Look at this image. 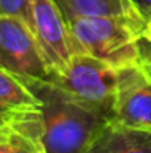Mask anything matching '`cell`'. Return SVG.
Here are the masks:
<instances>
[{
	"instance_id": "cell-1",
	"label": "cell",
	"mask_w": 151,
	"mask_h": 153,
	"mask_svg": "<svg viewBox=\"0 0 151 153\" xmlns=\"http://www.w3.org/2000/svg\"><path fill=\"white\" fill-rule=\"evenodd\" d=\"M42 102V143L46 153H85L111 122L52 79H22Z\"/></svg>"
},
{
	"instance_id": "cell-2",
	"label": "cell",
	"mask_w": 151,
	"mask_h": 153,
	"mask_svg": "<svg viewBox=\"0 0 151 153\" xmlns=\"http://www.w3.org/2000/svg\"><path fill=\"white\" fill-rule=\"evenodd\" d=\"M67 21L77 53L92 55L117 70L145 58L141 51L142 15L76 16Z\"/></svg>"
},
{
	"instance_id": "cell-3",
	"label": "cell",
	"mask_w": 151,
	"mask_h": 153,
	"mask_svg": "<svg viewBox=\"0 0 151 153\" xmlns=\"http://www.w3.org/2000/svg\"><path fill=\"white\" fill-rule=\"evenodd\" d=\"M117 76L119 70L113 65L88 53H76L52 80L113 120Z\"/></svg>"
},
{
	"instance_id": "cell-4",
	"label": "cell",
	"mask_w": 151,
	"mask_h": 153,
	"mask_svg": "<svg viewBox=\"0 0 151 153\" xmlns=\"http://www.w3.org/2000/svg\"><path fill=\"white\" fill-rule=\"evenodd\" d=\"M31 30L52 79L77 53L68 21L55 0H31Z\"/></svg>"
},
{
	"instance_id": "cell-5",
	"label": "cell",
	"mask_w": 151,
	"mask_h": 153,
	"mask_svg": "<svg viewBox=\"0 0 151 153\" xmlns=\"http://www.w3.org/2000/svg\"><path fill=\"white\" fill-rule=\"evenodd\" d=\"M0 67L19 79H50L36 36L21 18L0 15Z\"/></svg>"
},
{
	"instance_id": "cell-6",
	"label": "cell",
	"mask_w": 151,
	"mask_h": 153,
	"mask_svg": "<svg viewBox=\"0 0 151 153\" xmlns=\"http://www.w3.org/2000/svg\"><path fill=\"white\" fill-rule=\"evenodd\" d=\"M113 122L129 128L151 129V74L144 59L119 70Z\"/></svg>"
},
{
	"instance_id": "cell-7",
	"label": "cell",
	"mask_w": 151,
	"mask_h": 153,
	"mask_svg": "<svg viewBox=\"0 0 151 153\" xmlns=\"http://www.w3.org/2000/svg\"><path fill=\"white\" fill-rule=\"evenodd\" d=\"M42 128V102L22 79L0 67V138Z\"/></svg>"
},
{
	"instance_id": "cell-8",
	"label": "cell",
	"mask_w": 151,
	"mask_h": 153,
	"mask_svg": "<svg viewBox=\"0 0 151 153\" xmlns=\"http://www.w3.org/2000/svg\"><path fill=\"white\" fill-rule=\"evenodd\" d=\"M85 153H151V129L108 122Z\"/></svg>"
},
{
	"instance_id": "cell-9",
	"label": "cell",
	"mask_w": 151,
	"mask_h": 153,
	"mask_svg": "<svg viewBox=\"0 0 151 153\" xmlns=\"http://www.w3.org/2000/svg\"><path fill=\"white\" fill-rule=\"evenodd\" d=\"M67 19L96 15H142L133 0H55ZM144 16V15H142ZM145 18V16H144Z\"/></svg>"
},
{
	"instance_id": "cell-10",
	"label": "cell",
	"mask_w": 151,
	"mask_h": 153,
	"mask_svg": "<svg viewBox=\"0 0 151 153\" xmlns=\"http://www.w3.org/2000/svg\"><path fill=\"white\" fill-rule=\"evenodd\" d=\"M0 153H46L42 143V128L21 129L1 137Z\"/></svg>"
},
{
	"instance_id": "cell-11",
	"label": "cell",
	"mask_w": 151,
	"mask_h": 153,
	"mask_svg": "<svg viewBox=\"0 0 151 153\" xmlns=\"http://www.w3.org/2000/svg\"><path fill=\"white\" fill-rule=\"evenodd\" d=\"M0 15L21 18L31 27V0H0Z\"/></svg>"
},
{
	"instance_id": "cell-12",
	"label": "cell",
	"mask_w": 151,
	"mask_h": 153,
	"mask_svg": "<svg viewBox=\"0 0 151 153\" xmlns=\"http://www.w3.org/2000/svg\"><path fill=\"white\" fill-rule=\"evenodd\" d=\"M133 3L139 9V12L145 16V19L151 16V0H133Z\"/></svg>"
},
{
	"instance_id": "cell-13",
	"label": "cell",
	"mask_w": 151,
	"mask_h": 153,
	"mask_svg": "<svg viewBox=\"0 0 151 153\" xmlns=\"http://www.w3.org/2000/svg\"><path fill=\"white\" fill-rule=\"evenodd\" d=\"M142 40H145L151 48V16L145 19V24L142 28Z\"/></svg>"
},
{
	"instance_id": "cell-14",
	"label": "cell",
	"mask_w": 151,
	"mask_h": 153,
	"mask_svg": "<svg viewBox=\"0 0 151 153\" xmlns=\"http://www.w3.org/2000/svg\"><path fill=\"white\" fill-rule=\"evenodd\" d=\"M144 65H145V68L151 74V58H144Z\"/></svg>"
}]
</instances>
